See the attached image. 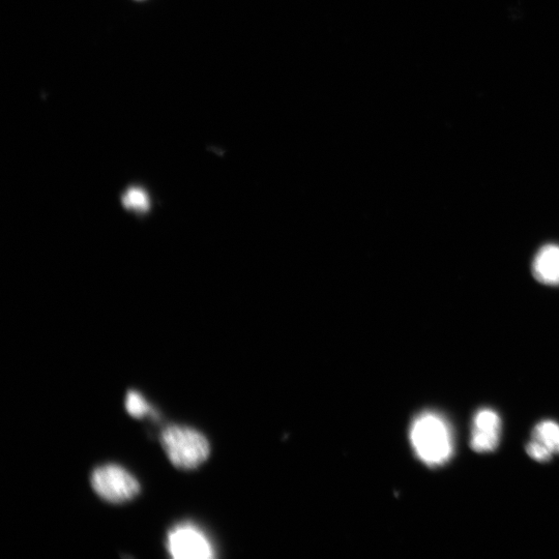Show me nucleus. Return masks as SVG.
I'll return each instance as SVG.
<instances>
[{
    "mask_svg": "<svg viewBox=\"0 0 559 559\" xmlns=\"http://www.w3.org/2000/svg\"><path fill=\"white\" fill-rule=\"evenodd\" d=\"M125 406L129 415L135 419H142L153 411L151 405L136 391L128 392Z\"/></svg>",
    "mask_w": 559,
    "mask_h": 559,
    "instance_id": "obj_9",
    "label": "nucleus"
},
{
    "mask_svg": "<svg viewBox=\"0 0 559 559\" xmlns=\"http://www.w3.org/2000/svg\"><path fill=\"white\" fill-rule=\"evenodd\" d=\"M166 548L176 559H211L215 549L209 537L192 522L174 525L167 535Z\"/></svg>",
    "mask_w": 559,
    "mask_h": 559,
    "instance_id": "obj_4",
    "label": "nucleus"
},
{
    "mask_svg": "<svg viewBox=\"0 0 559 559\" xmlns=\"http://www.w3.org/2000/svg\"><path fill=\"white\" fill-rule=\"evenodd\" d=\"M123 204L127 210L146 212L150 209V198L140 188H130L123 196Z\"/></svg>",
    "mask_w": 559,
    "mask_h": 559,
    "instance_id": "obj_8",
    "label": "nucleus"
},
{
    "mask_svg": "<svg viewBox=\"0 0 559 559\" xmlns=\"http://www.w3.org/2000/svg\"><path fill=\"white\" fill-rule=\"evenodd\" d=\"M410 440L420 460L431 467L444 465L454 454L451 426L444 417L431 411L415 420L410 429Z\"/></svg>",
    "mask_w": 559,
    "mask_h": 559,
    "instance_id": "obj_1",
    "label": "nucleus"
},
{
    "mask_svg": "<svg viewBox=\"0 0 559 559\" xmlns=\"http://www.w3.org/2000/svg\"><path fill=\"white\" fill-rule=\"evenodd\" d=\"M94 491L106 502L124 504L140 493V484L128 470L117 464L97 467L91 477Z\"/></svg>",
    "mask_w": 559,
    "mask_h": 559,
    "instance_id": "obj_3",
    "label": "nucleus"
},
{
    "mask_svg": "<svg viewBox=\"0 0 559 559\" xmlns=\"http://www.w3.org/2000/svg\"><path fill=\"white\" fill-rule=\"evenodd\" d=\"M532 271L535 279L547 286L559 285V246L546 245L536 254Z\"/></svg>",
    "mask_w": 559,
    "mask_h": 559,
    "instance_id": "obj_6",
    "label": "nucleus"
},
{
    "mask_svg": "<svg viewBox=\"0 0 559 559\" xmlns=\"http://www.w3.org/2000/svg\"><path fill=\"white\" fill-rule=\"evenodd\" d=\"M532 441L552 457L559 455V425L553 421H542L533 430Z\"/></svg>",
    "mask_w": 559,
    "mask_h": 559,
    "instance_id": "obj_7",
    "label": "nucleus"
},
{
    "mask_svg": "<svg viewBox=\"0 0 559 559\" xmlns=\"http://www.w3.org/2000/svg\"><path fill=\"white\" fill-rule=\"evenodd\" d=\"M160 439L168 459L179 469H195L211 454L208 438L191 427L169 425L162 431Z\"/></svg>",
    "mask_w": 559,
    "mask_h": 559,
    "instance_id": "obj_2",
    "label": "nucleus"
},
{
    "mask_svg": "<svg viewBox=\"0 0 559 559\" xmlns=\"http://www.w3.org/2000/svg\"><path fill=\"white\" fill-rule=\"evenodd\" d=\"M500 434H502V420L496 411L482 408L477 411L473 419L470 447L476 453L494 452L499 445Z\"/></svg>",
    "mask_w": 559,
    "mask_h": 559,
    "instance_id": "obj_5",
    "label": "nucleus"
}]
</instances>
